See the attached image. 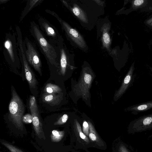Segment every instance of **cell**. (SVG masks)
I'll return each instance as SVG.
<instances>
[{
	"label": "cell",
	"mask_w": 152,
	"mask_h": 152,
	"mask_svg": "<svg viewBox=\"0 0 152 152\" xmlns=\"http://www.w3.org/2000/svg\"><path fill=\"white\" fill-rule=\"evenodd\" d=\"M30 31L47 61L52 65L58 67L59 55L56 45L52 44L47 40L39 26L34 21L31 22Z\"/></svg>",
	"instance_id": "cell-1"
},
{
	"label": "cell",
	"mask_w": 152,
	"mask_h": 152,
	"mask_svg": "<svg viewBox=\"0 0 152 152\" xmlns=\"http://www.w3.org/2000/svg\"><path fill=\"white\" fill-rule=\"evenodd\" d=\"M12 97L9 106L10 120L19 129L23 130L24 125L22 117L24 112L23 104L13 87L11 89Z\"/></svg>",
	"instance_id": "cell-2"
},
{
	"label": "cell",
	"mask_w": 152,
	"mask_h": 152,
	"mask_svg": "<svg viewBox=\"0 0 152 152\" xmlns=\"http://www.w3.org/2000/svg\"><path fill=\"white\" fill-rule=\"evenodd\" d=\"M93 77L94 75L89 68H84L79 82L74 87V92L77 94L81 96L84 99L89 97V89Z\"/></svg>",
	"instance_id": "cell-3"
},
{
	"label": "cell",
	"mask_w": 152,
	"mask_h": 152,
	"mask_svg": "<svg viewBox=\"0 0 152 152\" xmlns=\"http://www.w3.org/2000/svg\"><path fill=\"white\" fill-rule=\"evenodd\" d=\"M23 42V48L28 62L41 75V61L36 48L27 37L25 38Z\"/></svg>",
	"instance_id": "cell-4"
},
{
	"label": "cell",
	"mask_w": 152,
	"mask_h": 152,
	"mask_svg": "<svg viewBox=\"0 0 152 152\" xmlns=\"http://www.w3.org/2000/svg\"><path fill=\"white\" fill-rule=\"evenodd\" d=\"M45 11L57 19L61 25L62 28L65 32L66 35L69 38L80 48H84L85 44L84 41L82 37L75 29L72 28L67 23L60 18L55 12L48 10H47Z\"/></svg>",
	"instance_id": "cell-5"
},
{
	"label": "cell",
	"mask_w": 152,
	"mask_h": 152,
	"mask_svg": "<svg viewBox=\"0 0 152 152\" xmlns=\"http://www.w3.org/2000/svg\"><path fill=\"white\" fill-rule=\"evenodd\" d=\"M15 33L12 34L8 33L6 36L4 46L5 50L4 52V56H8L12 62L15 61L17 59H19L18 54L17 42L16 39Z\"/></svg>",
	"instance_id": "cell-6"
},
{
	"label": "cell",
	"mask_w": 152,
	"mask_h": 152,
	"mask_svg": "<svg viewBox=\"0 0 152 152\" xmlns=\"http://www.w3.org/2000/svg\"><path fill=\"white\" fill-rule=\"evenodd\" d=\"M29 107L32 116V123L34 129L37 136L40 137L43 135L44 132L36 99L34 96H30Z\"/></svg>",
	"instance_id": "cell-7"
},
{
	"label": "cell",
	"mask_w": 152,
	"mask_h": 152,
	"mask_svg": "<svg viewBox=\"0 0 152 152\" xmlns=\"http://www.w3.org/2000/svg\"><path fill=\"white\" fill-rule=\"evenodd\" d=\"M38 23L41 30L49 38L50 43L54 45H56L61 37L55 27L42 18L39 19Z\"/></svg>",
	"instance_id": "cell-8"
},
{
	"label": "cell",
	"mask_w": 152,
	"mask_h": 152,
	"mask_svg": "<svg viewBox=\"0 0 152 152\" xmlns=\"http://www.w3.org/2000/svg\"><path fill=\"white\" fill-rule=\"evenodd\" d=\"M134 63H133L124 78L120 87L116 91L114 96L115 99H117L121 97L129 87L133 84L135 76L134 74Z\"/></svg>",
	"instance_id": "cell-9"
},
{
	"label": "cell",
	"mask_w": 152,
	"mask_h": 152,
	"mask_svg": "<svg viewBox=\"0 0 152 152\" xmlns=\"http://www.w3.org/2000/svg\"><path fill=\"white\" fill-rule=\"evenodd\" d=\"M130 126L135 131H140L152 128V113L135 119L131 123Z\"/></svg>",
	"instance_id": "cell-10"
},
{
	"label": "cell",
	"mask_w": 152,
	"mask_h": 152,
	"mask_svg": "<svg viewBox=\"0 0 152 152\" xmlns=\"http://www.w3.org/2000/svg\"><path fill=\"white\" fill-rule=\"evenodd\" d=\"M151 109H152V100L130 106L126 108L125 111L130 112L132 114L137 115Z\"/></svg>",
	"instance_id": "cell-11"
},
{
	"label": "cell",
	"mask_w": 152,
	"mask_h": 152,
	"mask_svg": "<svg viewBox=\"0 0 152 152\" xmlns=\"http://www.w3.org/2000/svg\"><path fill=\"white\" fill-rule=\"evenodd\" d=\"M43 1L42 0H30L28 1L26 6L21 14L20 22L22 21L29 12L34 7L39 4Z\"/></svg>",
	"instance_id": "cell-12"
},
{
	"label": "cell",
	"mask_w": 152,
	"mask_h": 152,
	"mask_svg": "<svg viewBox=\"0 0 152 152\" xmlns=\"http://www.w3.org/2000/svg\"><path fill=\"white\" fill-rule=\"evenodd\" d=\"M65 134L64 131H59L54 130L52 132L51 140L53 142H58L63 137Z\"/></svg>",
	"instance_id": "cell-13"
},
{
	"label": "cell",
	"mask_w": 152,
	"mask_h": 152,
	"mask_svg": "<svg viewBox=\"0 0 152 152\" xmlns=\"http://www.w3.org/2000/svg\"><path fill=\"white\" fill-rule=\"evenodd\" d=\"M43 99L46 102L52 103L58 101L60 99V96L55 94L46 93L43 96Z\"/></svg>",
	"instance_id": "cell-14"
},
{
	"label": "cell",
	"mask_w": 152,
	"mask_h": 152,
	"mask_svg": "<svg viewBox=\"0 0 152 152\" xmlns=\"http://www.w3.org/2000/svg\"><path fill=\"white\" fill-rule=\"evenodd\" d=\"M88 123L89 126L88 136L90 139L93 141L99 142L100 141L99 138L93 126L90 121H88Z\"/></svg>",
	"instance_id": "cell-15"
},
{
	"label": "cell",
	"mask_w": 152,
	"mask_h": 152,
	"mask_svg": "<svg viewBox=\"0 0 152 152\" xmlns=\"http://www.w3.org/2000/svg\"><path fill=\"white\" fill-rule=\"evenodd\" d=\"M44 91L47 93L55 94L59 93L61 91V89L56 85L50 83L46 85Z\"/></svg>",
	"instance_id": "cell-16"
},
{
	"label": "cell",
	"mask_w": 152,
	"mask_h": 152,
	"mask_svg": "<svg viewBox=\"0 0 152 152\" xmlns=\"http://www.w3.org/2000/svg\"><path fill=\"white\" fill-rule=\"evenodd\" d=\"M1 143L6 147L11 152H24L16 147L5 141H1Z\"/></svg>",
	"instance_id": "cell-17"
},
{
	"label": "cell",
	"mask_w": 152,
	"mask_h": 152,
	"mask_svg": "<svg viewBox=\"0 0 152 152\" xmlns=\"http://www.w3.org/2000/svg\"><path fill=\"white\" fill-rule=\"evenodd\" d=\"M75 124L77 132L80 138L85 142H88L89 140L87 136L82 131L80 125L77 120L75 121Z\"/></svg>",
	"instance_id": "cell-18"
},
{
	"label": "cell",
	"mask_w": 152,
	"mask_h": 152,
	"mask_svg": "<svg viewBox=\"0 0 152 152\" xmlns=\"http://www.w3.org/2000/svg\"><path fill=\"white\" fill-rule=\"evenodd\" d=\"M68 115L66 114L63 115L56 121L54 123V125H61L64 124L67 121L68 119Z\"/></svg>",
	"instance_id": "cell-19"
},
{
	"label": "cell",
	"mask_w": 152,
	"mask_h": 152,
	"mask_svg": "<svg viewBox=\"0 0 152 152\" xmlns=\"http://www.w3.org/2000/svg\"><path fill=\"white\" fill-rule=\"evenodd\" d=\"M72 11L75 15L80 19H82L83 20L84 19V16L82 12L80 9L77 7H74L72 9Z\"/></svg>",
	"instance_id": "cell-20"
},
{
	"label": "cell",
	"mask_w": 152,
	"mask_h": 152,
	"mask_svg": "<svg viewBox=\"0 0 152 152\" xmlns=\"http://www.w3.org/2000/svg\"><path fill=\"white\" fill-rule=\"evenodd\" d=\"M103 40L104 45L107 47L110 43V38L109 35L106 31H104L103 33Z\"/></svg>",
	"instance_id": "cell-21"
},
{
	"label": "cell",
	"mask_w": 152,
	"mask_h": 152,
	"mask_svg": "<svg viewBox=\"0 0 152 152\" xmlns=\"http://www.w3.org/2000/svg\"><path fill=\"white\" fill-rule=\"evenodd\" d=\"M89 126L88 122L84 121L83 124V133L87 136H88Z\"/></svg>",
	"instance_id": "cell-22"
},
{
	"label": "cell",
	"mask_w": 152,
	"mask_h": 152,
	"mask_svg": "<svg viewBox=\"0 0 152 152\" xmlns=\"http://www.w3.org/2000/svg\"><path fill=\"white\" fill-rule=\"evenodd\" d=\"M32 116L29 114H27L23 115L22 117V121L25 123L28 124L32 122Z\"/></svg>",
	"instance_id": "cell-23"
},
{
	"label": "cell",
	"mask_w": 152,
	"mask_h": 152,
	"mask_svg": "<svg viewBox=\"0 0 152 152\" xmlns=\"http://www.w3.org/2000/svg\"><path fill=\"white\" fill-rule=\"evenodd\" d=\"M143 0H135L133 2L135 6H139L141 5L144 3Z\"/></svg>",
	"instance_id": "cell-24"
},
{
	"label": "cell",
	"mask_w": 152,
	"mask_h": 152,
	"mask_svg": "<svg viewBox=\"0 0 152 152\" xmlns=\"http://www.w3.org/2000/svg\"><path fill=\"white\" fill-rule=\"evenodd\" d=\"M119 152H128V150L125 146L121 145L119 148Z\"/></svg>",
	"instance_id": "cell-25"
},
{
	"label": "cell",
	"mask_w": 152,
	"mask_h": 152,
	"mask_svg": "<svg viewBox=\"0 0 152 152\" xmlns=\"http://www.w3.org/2000/svg\"><path fill=\"white\" fill-rule=\"evenodd\" d=\"M146 23L147 24L152 26V18L146 21Z\"/></svg>",
	"instance_id": "cell-26"
},
{
	"label": "cell",
	"mask_w": 152,
	"mask_h": 152,
	"mask_svg": "<svg viewBox=\"0 0 152 152\" xmlns=\"http://www.w3.org/2000/svg\"><path fill=\"white\" fill-rule=\"evenodd\" d=\"M9 1V0H1L0 1V4H3L7 2V1Z\"/></svg>",
	"instance_id": "cell-27"
},
{
	"label": "cell",
	"mask_w": 152,
	"mask_h": 152,
	"mask_svg": "<svg viewBox=\"0 0 152 152\" xmlns=\"http://www.w3.org/2000/svg\"><path fill=\"white\" fill-rule=\"evenodd\" d=\"M151 71L152 73V69H151Z\"/></svg>",
	"instance_id": "cell-28"
},
{
	"label": "cell",
	"mask_w": 152,
	"mask_h": 152,
	"mask_svg": "<svg viewBox=\"0 0 152 152\" xmlns=\"http://www.w3.org/2000/svg\"><path fill=\"white\" fill-rule=\"evenodd\" d=\"M0 152H1V151Z\"/></svg>",
	"instance_id": "cell-29"
}]
</instances>
